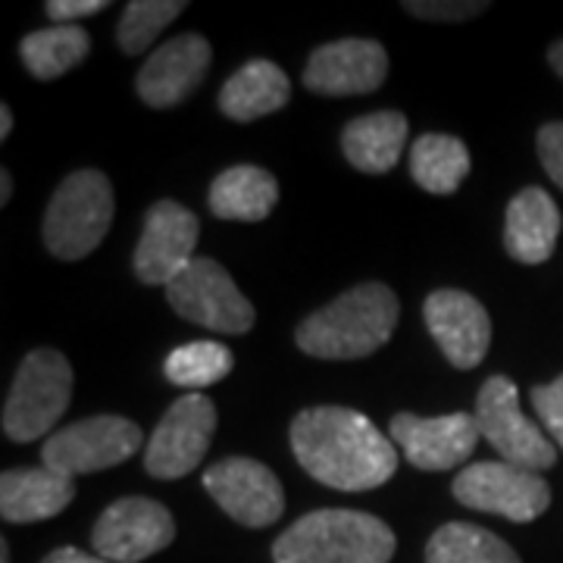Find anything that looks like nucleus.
I'll use <instances>...</instances> for the list:
<instances>
[{"instance_id":"33","label":"nucleus","mask_w":563,"mask_h":563,"mask_svg":"<svg viewBox=\"0 0 563 563\" xmlns=\"http://www.w3.org/2000/svg\"><path fill=\"white\" fill-rule=\"evenodd\" d=\"M548 63H551V69H554V73L563 79V38L551 44V51H548Z\"/></svg>"},{"instance_id":"8","label":"nucleus","mask_w":563,"mask_h":563,"mask_svg":"<svg viewBox=\"0 0 563 563\" xmlns=\"http://www.w3.org/2000/svg\"><path fill=\"white\" fill-rule=\"evenodd\" d=\"M144 442L139 422L103 413L91 420L69 422L57 429L44 448H41V466L60 473V476H85V473H101L110 466L125 463Z\"/></svg>"},{"instance_id":"4","label":"nucleus","mask_w":563,"mask_h":563,"mask_svg":"<svg viewBox=\"0 0 563 563\" xmlns=\"http://www.w3.org/2000/svg\"><path fill=\"white\" fill-rule=\"evenodd\" d=\"M73 398V366L54 347L25 354L3 401V435L10 442H38L54 426Z\"/></svg>"},{"instance_id":"32","label":"nucleus","mask_w":563,"mask_h":563,"mask_svg":"<svg viewBox=\"0 0 563 563\" xmlns=\"http://www.w3.org/2000/svg\"><path fill=\"white\" fill-rule=\"evenodd\" d=\"M41 563H110L98 558V554H88V551H79V548H57L51 551Z\"/></svg>"},{"instance_id":"31","label":"nucleus","mask_w":563,"mask_h":563,"mask_svg":"<svg viewBox=\"0 0 563 563\" xmlns=\"http://www.w3.org/2000/svg\"><path fill=\"white\" fill-rule=\"evenodd\" d=\"M107 10V0H47L44 13L57 25H76L79 20L98 16Z\"/></svg>"},{"instance_id":"29","label":"nucleus","mask_w":563,"mask_h":563,"mask_svg":"<svg viewBox=\"0 0 563 563\" xmlns=\"http://www.w3.org/2000/svg\"><path fill=\"white\" fill-rule=\"evenodd\" d=\"M529 401L539 413V422L548 429V435L563 451V376H558L554 383L536 385L529 391Z\"/></svg>"},{"instance_id":"2","label":"nucleus","mask_w":563,"mask_h":563,"mask_svg":"<svg viewBox=\"0 0 563 563\" xmlns=\"http://www.w3.org/2000/svg\"><path fill=\"white\" fill-rule=\"evenodd\" d=\"M401 303L383 282H363L298 325L295 342L317 361H361L395 335Z\"/></svg>"},{"instance_id":"36","label":"nucleus","mask_w":563,"mask_h":563,"mask_svg":"<svg viewBox=\"0 0 563 563\" xmlns=\"http://www.w3.org/2000/svg\"><path fill=\"white\" fill-rule=\"evenodd\" d=\"M0 563H10V544H7V539L0 542Z\"/></svg>"},{"instance_id":"5","label":"nucleus","mask_w":563,"mask_h":563,"mask_svg":"<svg viewBox=\"0 0 563 563\" xmlns=\"http://www.w3.org/2000/svg\"><path fill=\"white\" fill-rule=\"evenodd\" d=\"M113 185L101 169H79L60 181L44 213V244L60 261H81L107 239L113 222Z\"/></svg>"},{"instance_id":"7","label":"nucleus","mask_w":563,"mask_h":563,"mask_svg":"<svg viewBox=\"0 0 563 563\" xmlns=\"http://www.w3.org/2000/svg\"><path fill=\"white\" fill-rule=\"evenodd\" d=\"M476 422L488 444L514 466L532 473L551 470L558 463V444L542 432V426L520 410V388L507 376L485 379L476 398Z\"/></svg>"},{"instance_id":"3","label":"nucleus","mask_w":563,"mask_h":563,"mask_svg":"<svg viewBox=\"0 0 563 563\" xmlns=\"http://www.w3.org/2000/svg\"><path fill=\"white\" fill-rule=\"evenodd\" d=\"M395 532L373 514L325 507L291 523L273 544L276 563H388Z\"/></svg>"},{"instance_id":"24","label":"nucleus","mask_w":563,"mask_h":563,"mask_svg":"<svg viewBox=\"0 0 563 563\" xmlns=\"http://www.w3.org/2000/svg\"><path fill=\"white\" fill-rule=\"evenodd\" d=\"M410 176L429 195H454L470 176V151L454 135H420L410 151Z\"/></svg>"},{"instance_id":"13","label":"nucleus","mask_w":563,"mask_h":563,"mask_svg":"<svg viewBox=\"0 0 563 563\" xmlns=\"http://www.w3.org/2000/svg\"><path fill=\"white\" fill-rule=\"evenodd\" d=\"M203 488L222 510L247 529H266L285 514L276 473L251 457H225L203 473Z\"/></svg>"},{"instance_id":"15","label":"nucleus","mask_w":563,"mask_h":563,"mask_svg":"<svg viewBox=\"0 0 563 563\" xmlns=\"http://www.w3.org/2000/svg\"><path fill=\"white\" fill-rule=\"evenodd\" d=\"M388 79V54L373 38L329 41L310 54L303 88L322 98L373 95Z\"/></svg>"},{"instance_id":"6","label":"nucleus","mask_w":563,"mask_h":563,"mask_svg":"<svg viewBox=\"0 0 563 563\" xmlns=\"http://www.w3.org/2000/svg\"><path fill=\"white\" fill-rule=\"evenodd\" d=\"M166 301L181 320L222 335H244L257 320L254 303L213 257H195L179 279L166 288Z\"/></svg>"},{"instance_id":"28","label":"nucleus","mask_w":563,"mask_h":563,"mask_svg":"<svg viewBox=\"0 0 563 563\" xmlns=\"http://www.w3.org/2000/svg\"><path fill=\"white\" fill-rule=\"evenodd\" d=\"M404 10L417 20L429 22H463L488 10L485 0H407Z\"/></svg>"},{"instance_id":"9","label":"nucleus","mask_w":563,"mask_h":563,"mask_svg":"<svg viewBox=\"0 0 563 563\" xmlns=\"http://www.w3.org/2000/svg\"><path fill=\"white\" fill-rule=\"evenodd\" d=\"M451 488L463 507L495 514L514 523H532L551 507V485L544 483L542 473L507 461L470 463L457 473Z\"/></svg>"},{"instance_id":"18","label":"nucleus","mask_w":563,"mask_h":563,"mask_svg":"<svg viewBox=\"0 0 563 563\" xmlns=\"http://www.w3.org/2000/svg\"><path fill=\"white\" fill-rule=\"evenodd\" d=\"M561 239V210L544 188H523L507 203L504 251L517 263L539 266L551 261Z\"/></svg>"},{"instance_id":"17","label":"nucleus","mask_w":563,"mask_h":563,"mask_svg":"<svg viewBox=\"0 0 563 563\" xmlns=\"http://www.w3.org/2000/svg\"><path fill=\"white\" fill-rule=\"evenodd\" d=\"M210 60H213L210 41L198 32H185L179 38L163 41L139 69L135 79L139 98L154 110L176 107L201 88Z\"/></svg>"},{"instance_id":"26","label":"nucleus","mask_w":563,"mask_h":563,"mask_svg":"<svg viewBox=\"0 0 563 563\" xmlns=\"http://www.w3.org/2000/svg\"><path fill=\"white\" fill-rule=\"evenodd\" d=\"M232 366H235V357L222 342H191L169 351L163 373L179 388H210L225 379Z\"/></svg>"},{"instance_id":"30","label":"nucleus","mask_w":563,"mask_h":563,"mask_svg":"<svg viewBox=\"0 0 563 563\" xmlns=\"http://www.w3.org/2000/svg\"><path fill=\"white\" fill-rule=\"evenodd\" d=\"M539 157H542L544 173L551 176V181L563 188V122H548L539 129Z\"/></svg>"},{"instance_id":"22","label":"nucleus","mask_w":563,"mask_h":563,"mask_svg":"<svg viewBox=\"0 0 563 563\" xmlns=\"http://www.w3.org/2000/svg\"><path fill=\"white\" fill-rule=\"evenodd\" d=\"M207 203H210L213 217H220V220L261 222L279 203V181L261 166L239 163L213 179Z\"/></svg>"},{"instance_id":"14","label":"nucleus","mask_w":563,"mask_h":563,"mask_svg":"<svg viewBox=\"0 0 563 563\" xmlns=\"http://www.w3.org/2000/svg\"><path fill=\"white\" fill-rule=\"evenodd\" d=\"M391 442L401 448L407 463L426 473H444L454 470L483 439L476 413H444V417H417V413H398L388 426Z\"/></svg>"},{"instance_id":"10","label":"nucleus","mask_w":563,"mask_h":563,"mask_svg":"<svg viewBox=\"0 0 563 563\" xmlns=\"http://www.w3.org/2000/svg\"><path fill=\"white\" fill-rule=\"evenodd\" d=\"M217 432V407L201 391H188L163 413L144 448V470L154 479H181L207 457Z\"/></svg>"},{"instance_id":"19","label":"nucleus","mask_w":563,"mask_h":563,"mask_svg":"<svg viewBox=\"0 0 563 563\" xmlns=\"http://www.w3.org/2000/svg\"><path fill=\"white\" fill-rule=\"evenodd\" d=\"M76 498V479L47 466L3 470L0 476V517L7 523H38L63 514Z\"/></svg>"},{"instance_id":"27","label":"nucleus","mask_w":563,"mask_h":563,"mask_svg":"<svg viewBox=\"0 0 563 563\" xmlns=\"http://www.w3.org/2000/svg\"><path fill=\"white\" fill-rule=\"evenodd\" d=\"M179 13H185V0H132L117 29L122 54H144Z\"/></svg>"},{"instance_id":"25","label":"nucleus","mask_w":563,"mask_h":563,"mask_svg":"<svg viewBox=\"0 0 563 563\" xmlns=\"http://www.w3.org/2000/svg\"><path fill=\"white\" fill-rule=\"evenodd\" d=\"M426 563H520V558L483 526L444 523L426 544Z\"/></svg>"},{"instance_id":"21","label":"nucleus","mask_w":563,"mask_h":563,"mask_svg":"<svg viewBox=\"0 0 563 563\" xmlns=\"http://www.w3.org/2000/svg\"><path fill=\"white\" fill-rule=\"evenodd\" d=\"M291 101V85L282 66L273 60L244 63L220 88L222 117L235 122H254L282 110Z\"/></svg>"},{"instance_id":"16","label":"nucleus","mask_w":563,"mask_h":563,"mask_svg":"<svg viewBox=\"0 0 563 563\" xmlns=\"http://www.w3.org/2000/svg\"><path fill=\"white\" fill-rule=\"evenodd\" d=\"M422 320L442 354L457 369H476L492 347L488 310L461 288H439L422 303Z\"/></svg>"},{"instance_id":"11","label":"nucleus","mask_w":563,"mask_h":563,"mask_svg":"<svg viewBox=\"0 0 563 563\" xmlns=\"http://www.w3.org/2000/svg\"><path fill=\"white\" fill-rule=\"evenodd\" d=\"M176 539L173 514L154 498H120L95 523L91 544L95 554L110 563H141L157 551L169 548Z\"/></svg>"},{"instance_id":"34","label":"nucleus","mask_w":563,"mask_h":563,"mask_svg":"<svg viewBox=\"0 0 563 563\" xmlns=\"http://www.w3.org/2000/svg\"><path fill=\"white\" fill-rule=\"evenodd\" d=\"M13 198V176H10V169H0V203L7 207Z\"/></svg>"},{"instance_id":"23","label":"nucleus","mask_w":563,"mask_h":563,"mask_svg":"<svg viewBox=\"0 0 563 563\" xmlns=\"http://www.w3.org/2000/svg\"><path fill=\"white\" fill-rule=\"evenodd\" d=\"M91 54V35L81 25H51L20 41L25 69L38 81H51L76 69Z\"/></svg>"},{"instance_id":"12","label":"nucleus","mask_w":563,"mask_h":563,"mask_svg":"<svg viewBox=\"0 0 563 563\" xmlns=\"http://www.w3.org/2000/svg\"><path fill=\"white\" fill-rule=\"evenodd\" d=\"M201 235L198 217L181 207L179 201H157L141 229L139 247H135V276L144 285H163L169 288L195 261V247Z\"/></svg>"},{"instance_id":"35","label":"nucleus","mask_w":563,"mask_h":563,"mask_svg":"<svg viewBox=\"0 0 563 563\" xmlns=\"http://www.w3.org/2000/svg\"><path fill=\"white\" fill-rule=\"evenodd\" d=\"M10 132H13V110L3 103L0 107V139H10Z\"/></svg>"},{"instance_id":"1","label":"nucleus","mask_w":563,"mask_h":563,"mask_svg":"<svg viewBox=\"0 0 563 563\" xmlns=\"http://www.w3.org/2000/svg\"><path fill=\"white\" fill-rule=\"evenodd\" d=\"M288 439L303 470L335 492H373L398 473L395 442L351 407L301 410Z\"/></svg>"},{"instance_id":"20","label":"nucleus","mask_w":563,"mask_h":563,"mask_svg":"<svg viewBox=\"0 0 563 563\" xmlns=\"http://www.w3.org/2000/svg\"><path fill=\"white\" fill-rule=\"evenodd\" d=\"M407 117L401 110H376L344 125L342 151L347 163L369 176L391 173L407 144Z\"/></svg>"}]
</instances>
